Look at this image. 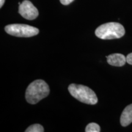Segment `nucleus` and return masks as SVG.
Instances as JSON below:
<instances>
[{
  "label": "nucleus",
  "instance_id": "39448f33",
  "mask_svg": "<svg viewBox=\"0 0 132 132\" xmlns=\"http://www.w3.org/2000/svg\"><path fill=\"white\" fill-rule=\"evenodd\" d=\"M19 13L23 17L28 20L36 19L39 15L37 9L28 0H24L19 5Z\"/></svg>",
  "mask_w": 132,
  "mask_h": 132
},
{
  "label": "nucleus",
  "instance_id": "0eeeda50",
  "mask_svg": "<svg viewBox=\"0 0 132 132\" xmlns=\"http://www.w3.org/2000/svg\"><path fill=\"white\" fill-rule=\"evenodd\" d=\"M122 126L127 127L132 122V104L125 107L120 119Z\"/></svg>",
  "mask_w": 132,
  "mask_h": 132
},
{
  "label": "nucleus",
  "instance_id": "423d86ee",
  "mask_svg": "<svg viewBox=\"0 0 132 132\" xmlns=\"http://www.w3.org/2000/svg\"><path fill=\"white\" fill-rule=\"evenodd\" d=\"M107 62L110 65L116 67H122L127 62L126 57L122 54L114 53L106 56Z\"/></svg>",
  "mask_w": 132,
  "mask_h": 132
},
{
  "label": "nucleus",
  "instance_id": "9b49d317",
  "mask_svg": "<svg viewBox=\"0 0 132 132\" xmlns=\"http://www.w3.org/2000/svg\"><path fill=\"white\" fill-rule=\"evenodd\" d=\"M74 0H60V2L63 5H69L72 3Z\"/></svg>",
  "mask_w": 132,
  "mask_h": 132
},
{
  "label": "nucleus",
  "instance_id": "f8f14e48",
  "mask_svg": "<svg viewBox=\"0 0 132 132\" xmlns=\"http://www.w3.org/2000/svg\"><path fill=\"white\" fill-rule=\"evenodd\" d=\"M5 2V0H0V7H2Z\"/></svg>",
  "mask_w": 132,
  "mask_h": 132
},
{
  "label": "nucleus",
  "instance_id": "1a4fd4ad",
  "mask_svg": "<svg viewBox=\"0 0 132 132\" xmlns=\"http://www.w3.org/2000/svg\"><path fill=\"white\" fill-rule=\"evenodd\" d=\"M86 132H99L100 131V127L96 123H90L87 125L85 129Z\"/></svg>",
  "mask_w": 132,
  "mask_h": 132
},
{
  "label": "nucleus",
  "instance_id": "f257e3e1",
  "mask_svg": "<svg viewBox=\"0 0 132 132\" xmlns=\"http://www.w3.org/2000/svg\"><path fill=\"white\" fill-rule=\"evenodd\" d=\"M50 93L48 85L45 81L37 80L31 82L26 90V101L30 104H36L47 97Z\"/></svg>",
  "mask_w": 132,
  "mask_h": 132
},
{
  "label": "nucleus",
  "instance_id": "6e6552de",
  "mask_svg": "<svg viewBox=\"0 0 132 132\" xmlns=\"http://www.w3.org/2000/svg\"><path fill=\"white\" fill-rule=\"evenodd\" d=\"M26 132H43L44 128L42 125L38 123L31 125L25 130Z\"/></svg>",
  "mask_w": 132,
  "mask_h": 132
},
{
  "label": "nucleus",
  "instance_id": "7ed1b4c3",
  "mask_svg": "<svg viewBox=\"0 0 132 132\" xmlns=\"http://www.w3.org/2000/svg\"><path fill=\"white\" fill-rule=\"evenodd\" d=\"M68 90L72 96L84 103L95 105L98 102L95 92L86 86L71 84L69 85Z\"/></svg>",
  "mask_w": 132,
  "mask_h": 132
},
{
  "label": "nucleus",
  "instance_id": "f03ea898",
  "mask_svg": "<svg viewBox=\"0 0 132 132\" xmlns=\"http://www.w3.org/2000/svg\"><path fill=\"white\" fill-rule=\"evenodd\" d=\"M125 32L124 28L121 24L117 22H109L98 26L95 29V34L101 39L110 40L123 37Z\"/></svg>",
  "mask_w": 132,
  "mask_h": 132
},
{
  "label": "nucleus",
  "instance_id": "20e7f679",
  "mask_svg": "<svg viewBox=\"0 0 132 132\" xmlns=\"http://www.w3.org/2000/svg\"><path fill=\"white\" fill-rule=\"evenodd\" d=\"M5 31L10 35L19 37H30L39 34V30L34 26L24 24H12L5 27Z\"/></svg>",
  "mask_w": 132,
  "mask_h": 132
},
{
  "label": "nucleus",
  "instance_id": "9d476101",
  "mask_svg": "<svg viewBox=\"0 0 132 132\" xmlns=\"http://www.w3.org/2000/svg\"><path fill=\"white\" fill-rule=\"evenodd\" d=\"M126 60H127V62L128 64H130V65H132V53L128 54V55L127 56Z\"/></svg>",
  "mask_w": 132,
  "mask_h": 132
}]
</instances>
